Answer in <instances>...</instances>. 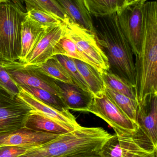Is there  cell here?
<instances>
[{"label":"cell","instance_id":"1","mask_svg":"<svg viewBox=\"0 0 157 157\" xmlns=\"http://www.w3.org/2000/svg\"><path fill=\"white\" fill-rule=\"evenodd\" d=\"M143 30L139 53L135 56V90L138 104L157 95V3L142 7Z\"/></svg>","mask_w":157,"mask_h":157},{"label":"cell","instance_id":"2","mask_svg":"<svg viewBox=\"0 0 157 157\" xmlns=\"http://www.w3.org/2000/svg\"><path fill=\"white\" fill-rule=\"evenodd\" d=\"M97 18L94 34L108 59L109 71L135 87L134 55L120 27L117 13Z\"/></svg>","mask_w":157,"mask_h":157},{"label":"cell","instance_id":"3","mask_svg":"<svg viewBox=\"0 0 157 157\" xmlns=\"http://www.w3.org/2000/svg\"><path fill=\"white\" fill-rule=\"evenodd\" d=\"M112 136L101 127L81 126L43 144L29 148L17 157H62L99 152Z\"/></svg>","mask_w":157,"mask_h":157},{"label":"cell","instance_id":"4","mask_svg":"<svg viewBox=\"0 0 157 157\" xmlns=\"http://www.w3.org/2000/svg\"><path fill=\"white\" fill-rule=\"evenodd\" d=\"M26 15L11 1L0 3V62L19 61L21 24Z\"/></svg>","mask_w":157,"mask_h":157},{"label":"cell","instance_id":"5","mask_svg":"<svg viewBox=\"0 0 157 157\" xmlns=\"http://www.w3.org/2000/svg\"><path fill=\"white\" fill-rule=\"evenodd\" d=\"M63 22L65 35L76 44L92 66L101 73L109 71L108 59L99 45L95 34L75 24L68 17Z\"/></svg>","mask_w":157,"mask_h":157},{"label":"cell","instance_id":"6","mask_svg":"<svg viewBox=\"0 0 157 157\" xmlns=\"http://www.w3.org/2000/svg\"><path fill=\"white\" fill-rule=\"evenodd\" d=\"M83 112L90 113L105 121L117 135L134 134L138 130L137 124L126 116L106 92L98 97H93Z\"/></svg>","mask_w":157,"mask_h":157},{"label":"cell","instance_id":"7","mask_svg":"<svg viewBox=\"0 0 157 157\" xmlns=\"http://www.w3.org/2000/svg\"><path fill=\"white\" fill-rule=\"evenodd\" d=\"M157 148L136 132L112 135L100 152L104 157H156Z\"/></svg>","mask_w":157,"mask_h":157},{"label":"cell","instance_id":"8","mask_svg":"<svg viewBox=\"0 0 157 157\" xmlns=\"http://www.w3.org/2000/svg\"><path fill=\"white\" fill-rule=\"evenodd\" d=\"M0 63L18 86L42 89L61 98V89L55 79L43 74L32 65L19 61Z\"/></svg>","mask_w":157,"mask_h":157},{"label":"cell","instance_id":"9","mask_svg":"<svg viewBox=\"0 0 157 157\" xmlns=\"http://www.w3.org/2000/svg\"><path fill=\"white\" fill-rule=\"evenodd\" d=\"M32 109L18 99L0 88V134L24 128Z\"/></svg>","mask_w":157,"mask_h":157},{"label":"cell","instance_id":"10","mask_svg":"<svg viewBox=\"0 0 157 157\" xmlns=\"http://www.w3.org/2000/svg\"><path fill=\"white\" fill-rule=\"evenodd\" d=\"M142 6H127L117 13L120 27L135 56L139 53L142 39Z\"/></svg>","mask_w":157,"mask_h":157},{"label":"cell","instance_id":"11","mask_svg":"<svg viewBox=\"0 0 157 157\" xmlns=\"http://www.w3.org/2000/svg\"><path fill=\"white\" fill-rule=\"evenodd\" d=\"M19 86V93L17 98L29 106L35 112L40 113L67 128L70 132L81 126L77 121L76 118L69 109L60 111L43 103L36 98L29 92Z\"/></svg>","mask_w":157,"mask_h":157},{"label":"cell","instance_id":"12","mask_svg":"<svg viewBox=\"0 0 157 157\" xmlns=\"http://www.w3.org/2000/svg\"><path fill=\"white\" fill-rule=\"evenodd\" d=\"M65 26L63 22L47 29L24 63L28 65H38L46 62L53 56L54 47L65 35Z\"/></svg>","mask_w":157,"mask_h":157},{"label":"cell","instance_id":"13","mask_svg":"<svg viewBox=\"0 0 157 157\" xmlns=\"http://www.w3.org/2000/svg\"><path fill=\"white\" fill-rule=\"evenodd\" d=\"M136 123L140 134L157 148V95L138 104Z\"/></svg>","mask_w":157,"mask_h":157},{"label":"cell","instance_id":"14","mask_svg":"<svg viewBox=\"0 0 157 157\" xmlns=\"http://www.w3.org/2000/svg\"><path fill=\"white\" fill-rule=\"evenodd\" d=\"M60 134L39 132L23 128L0 134V147L17 146L31 148L45 144Z\"/></svg>","mask_w":157,"mask_h":157},{"label":"cell","instance_id":"15","mask_svg":"<svg viewBox=\"0 0 157 157\" xmlns=\"http://www.w3.org/2000/svg\"><path fill=\"white\" fill-rule=\"evenodd\" d=\"M70 20L94 33V23L84 0H54Z\"/></svg>","mask_w":157,"mask_h":157},{"label":"cell","instance_id":"16","mask_svg":"<svg viewBox=\"0 0 157 157\" xmlns=\"http://www.w3.org/2000/svg\"><path fill=\"white\" fill-rule=\"evenodd\" d=\"M55 80L61 89L62 99L68 109L83 112L87 108L93 98L92 94L84 91L74 84Z\"/></svg>","mask_w":157,"mask_h":157},{"label":"cell","instance_id":"17","mask_svg":"<svg viewBox=\"0 0 157 157\" xmlns=\"http://www.w3.org/2000/svg\"><path fill=\"white\" fill-rule=\"evenodd\" d=\"M47 29L37 25L26 15L21 24V54L19 61L25 62Z\"/></svg>","mask_w":157,"mask_h":157},{"label":"cell","instance_id":"18","mask_svg":"<svg viewBox=\"0 0 157 157\" xmlns=\"http://www.w3.org/2000/svg\"><path fill=\"white\" fill-rule=\"evenodd\" d=\"M74 61L93 97H98L105 93L106 85L101 73L84 62L75 59Z\"/></svg>","mask_w":157,"mask_h":157},{"label":"cell","instance_id":"19","mask_svg":"<svg viewBox=\"0 0 157 157\" xmlns=\"http://www.w3.org/2000/svg\"><path fill=\"white\" fill-rule=\"evenodd\" d=\"M24 128L39 132L58 134L70 132L67 128L60 124L33 111L28 116Z\"/></svg>","mask_w":157,"mask_h":157},{"label":"cell","instance_id":"20","mask_svg":"<svg viewBox=\"0 0 157 157\" xmlns=\"http://www.w3.org/2000/svg\"><path fill=\"white\" fill-rule=\"evenodd\" d=\"M91 16L103 17L120 12L126 6V0H84Z\"/></svg>","mask_w":157,"mask_h":157},{"label":"cell","instance_id":"21","mask_svg":"<svg viewBox=\"0 0 157 157\" xmlns=\"http://www.w3.org/2000/svg\"><path fill=\"white\" fill-rule=\"evenodd\" d=\"M45 75L63 83L74 84L72 78L56 56H53L46 62L38 65H32Z\"/></svg>","mask_w":157,"mask_h":157},{"label":"cell","instance_id":"22","mask_svg":"<svg viewBox=\"0 0 157 157\" xmlns=\"http://www.w3.org/2000/svg\"><path fill=\"white\" fill-rule=\"evenodd\" d=\"M101 74L106 86L137 101L135 87L109 70Z\"/></svg>","mask_w":157,"mask_h":157},{"label":"cell","instance_id":"23","mask_svg":"<svg viewBox=\"0 0 157 157\" xmlns=\"http://www.w3.org/2000/svg\"><path fill=\"white\" fill-rule=\"evenodd\" d=\"M105 92L108 98L126 116L136 123V115L138 108V102L137 101L116 92L107 86H106Z\"/></svg>","mask_w":157,"mask_h":157},{"label":"cell","instance_id":"24","mask_svg":"<svg viewBox=\"0 0 157 157\" xmlns=\"http://www.w3.org/2000/svg\"><path fill=\"white\" fill-rule=\"evenodd\" d=\"M57 55L70 57L84 62L92 66L89 61L79 51L76 44L65 34L60 39L54 47L53 56Z\"/></svg>","mask_w":157,"mask_h":157},{"label":"cell","instance_id":"25","mask_svg":"<svg viewBox=\"0 0 157 157\" xmlns=\"http://www.w3.org/2000/svg\"><path fill=\"white\" fill-rule=\"evenodd\" d=\"M29 92L36 98L60 111L68 109L63 100L60 97L42 89L29 86H19Z\"/></svg>","mask_w":157,"mask_h":157},{"label":"cell","instance_id":"26","mask_svg":"<svg viewBox=\"0 0 157 157\" xmlns=\"http://www.w3.org/2000/svg\"><path fill=\"white\" fill-rule=\"evenodd\" d=\"M26 4V12L31 8L46 11L56 16L62 22L67 18L63 10L54 0H22Z\"/></svg>","mask_w":157,"mask_h":157},{"label":"cell","instance_id":"27","mask_svg":"<svg viewBox=\"0 0 157 157\" xmlns=\"http://www.w3.org/2000/svg\"><path fill=\"white\" fill-rule=\"evenodd\" d=\"M54 56H56L58 60L66 69L72 78L74 85H76L84 91L91 94L88 85L77 67L74 59L64 55H57Z\"/></svg>","mask_w":157,"mask_h":157},{"label":"cell","instance_id":"28","mask_svg":"<svg viewBox=\"0 0 157 157\" xmlns=\"http://www.w3.org/2000/svg\"><path fill=\"white\" fill-rule=\"evenodd\" d=\"M26 13L27 17L31 21L44 28L55 26L62 22L53 15L37 8H31Z\"/></svg>","mask_w":157,"mask_h":157},{"label":"cell","instance_id":"29","mask_svg":"<svg viewBox=\"0 0 157 157\" xmlns=\"http://www.w3.org/2000/svg\"><path fill=\"white\" fill-rule=\"evenodd\" d=\"M0 88L12 97H16L19 93L18 85L13 80L3 66L0 63Z\"/></svg>","mask_w":157,"mask_h":157},{"label":"cell","instance_id":"30","mask_svg":"<svg viewBox=\"0 0 157 157\" xmlns=\"http://www.w3.org/2000/svg\"><path fill=\"white\" fill-rule=\"evenodd\" d=\"M29 148L22 147H0V157H17L24 154Z\"/></svg>","mask_w":157,"mask_h":157},{"label":"cell","instance_id":"31","mask_svg":"<svg viewBox=\"0 0 157 157\" xmlns=\"http://www.w3.org/2000/svg\"><path fill=\"white\" fill-rule=\"evenodd\" d=\"M62 157H104L99 152H90V153H81L76 155H70Z\"/></svg>","mask_w":157,"mask_h":157},{"label":"cell","instance_id":"32","mask_svg":"<svg viewBox=\"0 0 157 157\" xmlns=\"http://www.w3.org/2000/svg\"><path fill=\"white\" fill-rule=\"evenodd\" d=\"M148 0H126L127 6H143Z\"/></svg>","mask_w":157,"mask_h":157},{"label":"cell","instance_id":"33","mask_svg":"<svg viewBox=\"0 0 157 157\" xmlns=\"http://www.w3.org/2000/svg\"><path fill=\"white\" fill-rule=\"evenodd\" d=\"M10 1H11V0H0V3L6 2H9Z\"/></svg>","mask_w":157,"mask_h":157}]
</instances>
